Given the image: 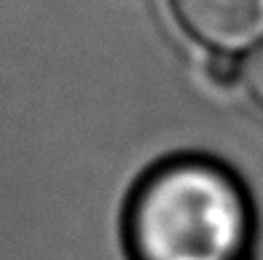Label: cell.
<instances>
[{
	"label": "cell",
	"mask_w": 263,
	"mask_h": 260,
	"mask_svg": "<svg viewBox=\"0 0 263 260\" xmlns=\"http://www.w3.org/2000/svg\"><path fill=\"white\" fill-rule=\"evenodd\" d=\"M126 233L135 260H245L250 204L223 167L177 158L142 180Z\"/></svg>",
	"instance_id": "obj_1"
},
{
	"label": "cell",
	"mask_w": 263,
	"mask_h": 260,
	"mask_svg": "<svg viewBox=\"0 0 263 260\" xmlns=\"http://www.w3.org/2000/svg\"><path fill=\"white\" fill-rule=\"evenodd\" d=\"M183 30L215 54H242L263 43V0H170Z\"/></svg>",
	"instance_id": "obj_2"
},
{
	"label": "cell",
	"mask_w": 263,
	"mask_h": 260,
	"mask_svg": "<svg viewBox=\"0 0 263 260\" xmlns=\"http://www.w3.org/2000/svg\"><path fill=\"white\" fill-rule=\"evenodd\" d=\"M245 84L250 89V94H253V99L263 108V43L258 46V49H253V54H250V59L245 62Z\"/></svg>",
	"instance_id": "obj_3"
}]
</instances>
